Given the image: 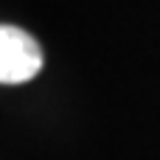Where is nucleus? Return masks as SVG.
I'll return each instance as SVG.
<instances>
[{
    "mask_svg": "<svg viewBox=\"0 0 160 160\" xmlns=\"http://www.w3.org/2000/svg\"><path fill=\"white\" fill-rule=\"evenodd\" d=\"M42 68V51L31 34L17 25L0 28V82L22 84L31 82Z\"/></svg>",
    "mask_w": 160,
    "mask_h": 160,
    "instance_id": "nucleus-1",
    "label": "nucleus"
}]
</instances>
